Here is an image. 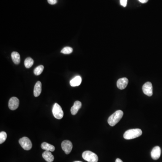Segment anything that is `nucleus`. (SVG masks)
Here are the masks:
<instances>
[{
    "label": "nucleus",
    "mask_w": 162,
    "mask_h": 162,
    "mask_svg": "<svg viewBox=\"0 0 162 162\" xmlns=\"http://www.w3.org/2000/svg\"><path fill=\"white\" fill-rule=\"evenodd\" d=\"M123 115V112L118 110L111 115L108 119V123L110 126H115L119 122Z\"/></svg>",
    "instance_id": "f257e3e1"
},
{
    "label": "nucleus",
    "mask_w": 162,
    "mask_h": 162,
    "mask_svg": "<svg viewBox=\"0 0 162 162\" xmlns=\"http://www.w3.org/2000/svg\"><path fill=\"white\" fill-rule=\"evenodd\" d=\"M142 131L140 129H132L127 131L123 135V137L126 140H131L141 136Z\"/></svg>",
    "instance_id": "f03ea898"
},
{
    "label": "nucleus",
    "mask_w": 162,
    "mask_h": 162,
    "mask_svg": "<svg viewBox=\"0 0 162 162\" xmlns=\"http://www.w3.org/2000/svg\"><path fill=\"white\" fill-rule=\"evenodd\" d=\"M83 159L88 162H97L98 157L97 155L90 151H85L82 153Z\"/></svg>",
    "instance_id": "7ed1b4c3"
},
{
    "label": "nucleus",
    "mask_w": 162,
    "mask_h": 162,
    "mask_svg": "<svg viewBox=\"0 0 162 162\" xmlns=\"http://www.w3.org/2000/svg\"><path fill=\"white\" fill-rule=\"evenodd\" d=\"M52 113L54 117L57 119H61L63 116V112L61 106L58 104L55 103L52 109Z\"/></svg>",
    "instance_id": "20e7f679"
},
{
    "label": "nucleus",
    "mask_w": 162,
    "mask_h": 162,
    "mask_svg": "<svg viewBox=\"0 0 162 162\" xmlns=\"http://www.w3.org/2000/svg\"><path fill=\"white\" fill-rule=\"evenodd\" d=\"M19 143L23 149L29 150L32 147V143L29 138L27 137H23L19 140Z\"/></svg>",
    "instance_id": "39448f33"
},
{
    "label": "nucleus",
    "mask_w": 162,
    "mask_h": 162,
    "mask_svg": "<svg viewBox=\"0 0 162 162\" xmlns=\"http://www.w3.org/2000/svg\"><path fill=\"white\" fill-rule=\"evenodd\" d=\"M62 149L64 151L65 154L68 155L72 151L73 144L70 141L65 140L62 142Z\"/></svg>",
    "instance_id": "423d86ee"
},
{
    "label": "nucleus",
    "mask_w": 162,
    "mask_h": 162,
    "mask_svg": "<svg viewBox=\"0 0 162 162\" xmlns=\"http://www.w3.org/2000/svg\"><path fill=\"white\" fill-rule=\"evenodd\" d=\"M144 93L148 96H152L153 95V86L150 82H147L142 87Z\"/></svg>",
    "instance_id": "0eeeda50"
},
{
    "label": "nucleus",
    "mask_w": 162,
    "mask_h": 162,
    "mask_svg": "<svg viewBox=\"0 0 162 162\" xmlns=\"http://www.w3.org/2000/svg\"><path fill=\"white\" fill-rule=\"evenodd\" d=\"M19 104H20V101L17 97H11L9 101V108L11 110H15L19 107Z\"/></svg>",
    "instance_id": "6e6552de"
},
{
    "label": "nucleus",
    "mask_w": 162,
    "mask_h": 162,
    "mask_svg": "<svg viewBox=\"0 0 162 162\" xmlns=\"http://www.w3.org/2000/svg\"><path fill=\"white\" fill-rule=\"evenodd\" d=\"M128 80L126 77L120 78L117 80V88L120 90H123L128 86Z\"/></svg>",
    "instance_id": "1a4fd4ad"
},
{
    "label": "nucleus",
    "mask_w": 162,
    "mask_h": 162,
    "mask_svg": "<svg viewBox=\"0 0 162 162\" xmlns=\"http://www.w3.org/2000/svg\"><path fill=\"white\" fill-rule=\"evenodd\" d=\"M161 150L160 147L158 146H155L151 152V156L154 160H157L160 158L161 155Z\"/></svg>",
    "instance_id": "9d476101"
},
{
    "label": "nucleus",
    "mask_w": 162,
    "mask_h": 162,
    "mask_svg": "<svg viewBox=\"0 0 162 162\" xmlns=\"http://www.w3.org/2000/svg\"><path fill=\"white\" fill-rule=\"evenodd\" d=\"M82 107V103L79 101H76L74 103V105L71 109V114L73 115H75L77 114L78 110Z\"/></svg>",
    "instance_id": "9b49d317"
},
{
    "label": "nucleus",
    "mask_w": 162,
    "mask_h": 162,
    "mask_svg": "<svg viewBox=\"0 0 162 162\" xmlns=\"http://www.w3.org/2000/svg\"><path fill=\"white\" fill-rule=\"evenodd\" d=\"M42 92V83L38 81L36 83L34 88V94L35 97H38Z\"/></svg>",
    "instance_id": "f8f14e48"
},
{
    "label": "nucleus",
    "mask_w": 162,
    "mask_h": 162,
    "mask_svg": "<svg viewBox=\"0 0 162 162\" xmlns=\"http://www.w3.org/2000/svg\"><path fill=\"white\" fill-rule=\"evenodd\" d=\"M82 78L79 76H77L73 78L71 81H70V85L71 87H77L79 86L82 82Z\"/></svg>",
    "instance_id": "ddd939ff"
},
{
    "label": "nucleus",
    "mask_w": 162,
    "mask_h": 162,
    "mask_svg": "<svg viewBox=\"0 0 162 162\" xmlns=\"http://www.w3.org/2000/svg\"><path fill=\"white\" fill-rule=\"evenodd\" d=\"M42 157L47 162H52L54 161V156L50 151H45L42 154Z\"/></svg>",
    "instance_id": "4468645a"
},
{
    "label": "nucleus",
    "mask_w": 162,
    "mask_h": 162,
    "mask_svg": "<svg viewBox=\"0 0 162 162\" xmlns=\"http://www.w3.org/2000/svg\"><path fill=\"white\" fill-rule=\"evenodd\" d=\"M11 56L13 62L15 64H18L20 63V54L18 52H15V51L12 52L11 53Z\"/></svg>",
    "instance_id": "2eb2a0df"
},
{
    "label": "nucleus",
    "mask_w": 162,
    "mask_h": 162,
    "mask_svg": "<svg viewBox=\"0 0 162 162\" xmlns=\"http://www.w3.org/2000/svg\"><path fill=\"white\" fill-rule=\"evenodd\" d=\"M41 147L42 149L46 151H54L55 150V147L53 145L47 143V142H43L42 144Z\"/></svg>",
    "instance_id": "dca6fc26"
},
{
    "label": "nucleus",
    "mask_w": 162,
    "mask_h": 162,
    "mask_svg": "<svg viewBox=\"0 0 162 162\" xmlns=\"http://www.w3.org/2000/svg\"><path fill=\"white\" fill-rule=\"evenodd\" d=\"M34 61L31 57H28L24 61V65L26 68L29 69L31 68L34 64Z\"/></svg>",
    "instance_id": "f3484780"
},
{
    "label": "nucleus",
    "mask_w": 162,
    "mask_h": 162,
    "mask_svg": "<svg viewBox=\"0 0 162 162\" xmlns=\"http://www.w3.org/2000/svg\"><path fill=\"white\" fill-rule=\"evenodd\" d=\"M43 69H44V66L42 65H39L34 70V74L36 75H39L42 73Z\"/></svg>",
    "instance_id": "a211bd4d"
},
{
    "label": "nucleus",
    "mask_w": 162,
    "mask_h": 162,
    "mask_svg": "<svg viewBox=\"0 0 162 162\" xmlns=\"http://www.w3.org/2000/svg\"><path fill=\"white\" fill-rule=\"evenodd\" d=\"M73 51V49L72 48L70 47H66L63 48L61 50V53L63 54H71Z\"/></svg>",
    "instance_id": "6ab92c4d"
},
{
    "label": "nucleus",
    "mask_w": 162,
    "mask_h": 162,
    "mask_svg": "<svg viewBox=\"0 0 162 162\" xmlns=\"http://www.w3.org/2000/svg\"><path fill=\"white\" fill-rule=\"evenodd\" d=\"M7 138V133L5 131H1L0 133V144L3 143L5 142Z\"/></svg>",
    "instance_id": "aec40b11"
},
{
    "label": "nucleus",
    "mask_w": 162,
    "mask_h": 162,
    "mask_svg": "<svg viewBox=\"0 0 162 162\" xmlns=\"http://www.w3.org/2000/svg\"><path fill=\"white\" fill-rule=\"evenodd\" d=\"M120 4L123 7L127 6V0H120Z\"/></svg>",
    "instance_id": "412c9836"
},
{
    "label": "nucleus",
    "mask_w": 162,
    "mask_h": 162,
    "mask_svg": "<svg viewBox=\"0 0 162 162\" xmlns=\"http://www.w3.org/2000/svg\"><path fill=\"white\" fill-rule=\"evenodd\" d=\"M49 4L50 5H55L57 3V0H47Z\"/></svg>",
    "instance_id": "4be33fe9"
},
{
    "label": "nucleus",
    "mask_w": 162,
    "mask_h": 162,
    "mask_svg": "<svg viewBox=\"0 0 162 162\" xmlns=\"http://www.w3.org/2000/svg\"><path fill=\"white\" fill-rule=\"evenodd\" d=\"M141 3H145L148 1V0H138Z\"/></svg>",
    "instance_id": "5701e85b"
},
{
    "label": "nucleus",
    "mask_w": 162,
    "mask_h": 162,
    "mask_svg": "<svg viewBox=\"0 0 162 162\" xmlns=\"http://www.w3.org/2000/svg\"><path fill=\"white\" fill-rule=\"evenodd\" d=\"M115 162H123V161L120 159V158H117Z\"/></svg>",
    "instance_id": "b1692460"
},
{
    "label": "nucleus",
    "mask_w": 162,
    "mask_h": 162,
    "mask_svg": "<svg viewBox=\"0 0 162 162\" xmlns=\"http://www.w3.org/2000/svg\"><path fill=\"white\" fill-rule=\"evenodd\" d=\"M81 162V161H75V162Z\"/></svg>",
    "instance_id": "393cba45"
}]
</instances>
